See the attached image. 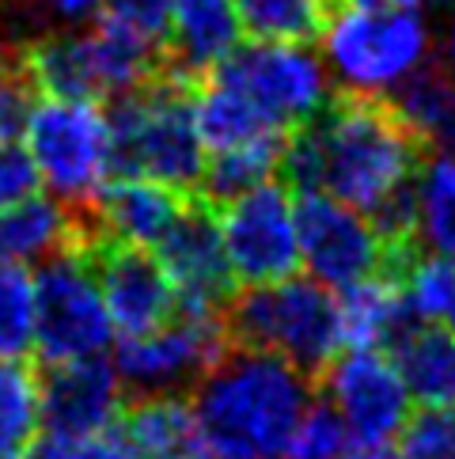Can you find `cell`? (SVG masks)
I'll return each instance as SVG.
<instances>
[{"instance_id":"obj_39","label":"cell","mask_w":455,"mask_h":459,"mask_svg":"<svg viewBox=\"0 0 455 459\" xmlns=\"http://www.w3.org/2000/svg\"><path fill=\"white\" fill-rule=\"evenodd\" d=\"M341 4H356V8H380V4H406V0H341Z\"/></svg>"},{"instance_id":"obj_30","label":"cell","mask_w":455,"mask_h":459,"mask_svg":"<svg viewBox=\"0 0 455 459\" xmlns=\"http://www.w3.org/2000/svg\"><path fill=\"white\" fill-rule=\"evenodd\" d=\"M361 452V445L346 433V425H341L327 406L315 410L304 418V425L292 437V445L285 452V459H353Z\"/></svg>"},{"instance_id":"obj_26","label":"cell","mask_w":455,"mask_h":459,"mask_svg":"<svg viewBox=\"0 0 455 459\" xmlns=\"http://www.w3.org/2000/svg\"><path fill=\"white\" fill-rule=\"evenodd\" d=\"M243 35L266 42H315L331 20V0H236Z\"/></svg>"},{"instance_id":"obj_17","label":"cell","mask_w":455,"mask_h":459,"mask_svg":"<svg viewBox=\"0 0 455 459\" xmlns=\"http://www.w3.org/2000/svg\"><path fill=\"white\" fill-rule=\"evenodd\" d=\"M183 194L141 175H114L91 205L95 232L129 247L156 251L183 212Z\"/></svg>"},{"instance_id":"obj_35","label":"cell","mask_w":455,"mask_h":459,"mask_svg":"<svg viewBox=\"0 0 455 459\" xmlns=\"http://www.w3.org/2000/svg\"><path fill=\"white\" fill-rule=\"evenodd\" d=\"M15 54H20V42L12 39L8 23L0 20V76H4V73H12V69H15Z\"/></svg>"},{"instance_id":"obj_28","label":"cell","mask_w":455,"mask_h":459,"mask_svg":"<svg viewBox=\"0 0 455 459\" xmlns=\"http://www.w3.org/2000/svg\"><path fill=\"white\" fill-rule=\"evenodd\" d=\"M35 353V277L20 262H0V365Z\"/></svg>"},{"instance_id":"obj_3","label":"cell","mask_w":455,"mask_h":459,"mask_svg":"<svg viewBox=\"0 0 455 459\" xmlns=\"http://www.w3.org/2000/svg\"><path fill=\"white\" fill-rule=\"evenodd\" d=\"M114 171L156 178L178 194H193L202 183L205 144L193 122V84L159 69L141 88L114 95L110 110Z\"/></svg>"},{"instance_id":"obj_8","label":"cell","mask_w":455,"mask_h":459,"mask_svg":"<svg viewBox=\"0 0 455 459\" xmlns=\"http://www.w3.org/2000/svg\"><path fill=\"white\" fill-rule=\"evenodd\" d=\"M213 76L232 84L243 100L254 103L285 134L312 122L334 100L331 69L312 50V42L254 39L247 46H236L213 69Z\"/></svg>"},{"instance_id":"obj_27","label":"cell","mask_w":455,"mask_h":459,"mask_svg":"<svg viewBox=\"0 0 455 459\" xmlns=\"http://www.w3.org/2000/svg\"><path fill=\"white\" fill-rule=\"evenodd\" d=\"M42 425L39 372L23 368V360L0 365V459H23L35 445Z\"/></svg>"},{"instance_id":"obj_5","label":"cell","mask_w":455,"mask_h":459,"mask_svg":"<svg viewBox=\"0 0 455 459\" xmlns=\"http://www.w3.org/2000/svg\"><path fill=\"white\" fill-rule=\"evenodd\" d=\"M319 42L338 91L387 100L406 76L429 61L433 27L414 4H346L341 12H331Z\"/></svg>"},{"instance_id":"obj_38","label":"cell","mask_w":455,"mask_h":459,"mask_svg":"<svg viewBox=\"0 0 455 459\" xmlns=\"http://www.w3.org/2000/svg\"><path fill=\"white\" fill-rule=\"evenodd\" d=\"M406 4H414L421 12H451L455 0H406Z\"/></svg>"},{"instance_id":"obj_18","label":"cell","mask_w":455,"mask_h":459,"mask_svg":"<svg viewBox=\"0 0 455 459\" xmlns=\"http://www.w3.org/2000/svg\"><path fill=\"white\" fill-rule=\"evenodd\" d=\"M236 0H175L164 42V69L198 84L239 46Z\"/></svg>"},{"instance_id":"obj_19","label":"cell","mask_w":455,"mask_h":459,"mask_svg":"<svg viewBox=\"0 0 455 459\" xmlns=\"http://www.w3.org/2000/svg\"><path fill=\"white\" fill-rule=\"evenodd\" d=\"M125 433L137 459H217L198 429V418L183 395H144L122 414Z\"/></svg>"},{"instance_id":"obj_33","label":"cell","mask_w":455,"mask_h":459,"mask_svg":"<svg viewBox=\"0 0 455 459\" xmlns=\"http://www.w3.org/2000/svg\"><path fill=\"white\" fill-rule=\"evenodd\" d=\"M30 107H35V88H30V80L15 65L12 73L0 76V144L23 137Z\"/></svg>"},{"instance_id":"obj_23","label":"cell","mask_w":455,"mask_h":459,"mask_svg":"<svg viewBox=\"0 0 455 459\" xmlns=\"http://www.w3.org/2000/svg\"><path fill=\"white\" fill-rule=\"evenodd\" d=\"M410 239L421 251L455 255V152L421 156L410 190Z\"/></svg>"},{"instance_id":"obj_25","label":"cell","mask_w":455,"mask_h":459,"mask_svg":"<svg viewBox=\"0 0 455 459\" xmlns=\"http://www.w3.org/2000/svg\"><path fill=\"white\" fill-rule=\"evenodd\" d=\"M285 137H262V141L236 144V149L205 152V168H202L198 194H202L209 205H220V202L236 198V194L251 190L258 183H270V178H278L281 152H285Z\"/></svg>"},{"instance_id":"obj_14","label":"cell","mask_w":455,"mask_h":459,"mask_svg":"<svg viewBox=\"0 0 455 459\" xmlns=\"http://www.w3.org/2000/svg\"><path fill=\"white\" fill-rule=\"evenodd\" d=\"M156 255L164 262V270L178 292V304L224 307V300L232 297L236 277H232V266H228V255H224L217 212L205 198L183 205L175 228L164 236Z\"/></svg>"},{"instance_id":"obj_34","label":"cell","mask_w":455,"mask_h":459,"mask_svg":"<svg viewBox=\"0 0 455 459\" xmlns=\"http://www.w3.org/2000/svg\"><path fill=\"white\" fill-rule=\"evenodd\" d=\"M35 190H39V171L30 163L27 149H20L15 141L0 144V209L27 198Z\"/></svg>"},{"instance_id":"obj_11","label":"cell","mask_w":455,"mask_h":459,"mask_svg":"<svg viewBox=\"0 0 455 459\" xmlns=\"http://www.w3.org/2000/svg\"><path fill=\"white\" fill-rule=\"evenodd\" d=\"M322 399L361 448L395 445L410 421V387L391 350L346 346L322 368Z\"/></svg>"},{"instance_id":"obj_12","label":"cell","mask_w":455,"mask_h":459,"mask_svg":"<svg viewBox=\"0 0 455 459\" xmlns=\"http://www.w3.org/2000/svg\"><path fill=\"white\" fill-rule=\"evenodd\" d=\"M217 224L236 285H266L300 270L296 198L278 178L220 202Z\"/></svg>"},{"instance_id":"obj_29","label":"cell","mask_w":455,"mask_h":459,"mask_svg":"<svg viewBox=\"0 0 455 459\" xmlns=\"http://www.w3.org/2000/svg\"><path fill=\"white\" fill-rule=\"evenodd\" d=\"M23 459H137L122 429L99 433H46L35 437V445L23 452Z\"/></svg>"},{"instance_id":"obj_22","label":"cell","mask_w":455,"mask_h":459,"mask_svg":"<svg viewBox=\"0 0 455 459\" xmlns=\"http://www.w3.org/2000/svg\"><path fill=\"white\" fill-rule=\"evenodd\" d=\"M338 316H341V342L346 346H380L391 350V342L406 331V304L395 281V270L372 273L365 281L338 292Z\"/></svg>"},{"instance_id":"obj_10","label":"cell","mask_w":455,"mask_h":459,"mask_svg":"<svg viewBox=\"0 0 455 459\" xmlns=\"http://www.w3.org/2000/svg\"><path fill=\"white\" fill-rule=\"evenodd\" d=\"M296 228L304 273H312L334 292L372 273L395 270V258L402 255V243L387 239L372 217L319 190L296 198Z\"/></svg>"},{"instance_id":"obj_31","label":"cell","mask_w":455,"mask_h":459,"mask_svg":"<svg viewBox=\"0 0 455 459\" xmlns=\"http://www.w3.org/2000/svg\"><path fill=\"white\" fill-rule=\"evenodd\" d=\"M171 8H175V0H103L99 20L164 50L167 27H171Z\"/></svg>"},{"instance_id":"obj_4","label":"cell","mask_w":455,"mask_h":459,"mask_svg":"<svg viewBox=\"0 0 455 459\" xmlns=\"http://www.w3.org/2000/svg\"><path fill=\"white\" fill-rule=\"evenodd\" d=\"M224 323L239 346L278 353L304 372H322L346 350L338 292L315 281L312 273H288L266 285H243Z\"/></svg>"},{"instance_id":"obj_36","label":"cell","mask_w":455,"mask_h":459,"mask_svg":"<svg viewBox=\"0 0 455 459\" xmlns=\"http://www.w3.org/2000/svg\"><path fill=\"white\" fill-rule=\"evenodd\" d=\"M441 65L455 76V8L448 12V23H444V39H441Z\"/></svg>"},{"instance_id":"obj_1","label":"cell","mask_w":455,"mask_h":459,"mask_svg":"<svg viewBox=\"0 0 455 459\" xmlns=\"http://www.w3.org/2000/svg\"><path fill=\"white\" fill-rule=\"evenodd\" d=\"M425 156L387 100L334 95L312 122L285 137L281 175L288 190L331 194L361 209L395 243H410V190Z\"/></svg>"},{"instance_id":"obj_32","label":"cell","mask_w":455,"mask_h":459,"mask_svg":"<svg viewBox=\"0 0 455 459\" xmlns=\"http://www.w3.org/2000/svg\"><path fill=\"white\" fill-rule=\"evenodd\" d=\"M399 440L402 459H455V410H421Z\"/></svg>"},{"instance_id":"obj_37","label":"cell","mask_w":455,"mask_h":459,"mask_svg":"<svg viewBox=\"0 0 455 459\" xmlns=\"http://www.w3.org/2000/svg\"><path fill=\"white\" fill-rule=\"evenodd\" d=\"M353 459H402V452H395L391 445H380V448H361Z\"/></svg>"},{"instance_id":"obj_15","label":"cell","mask_w":455,"mask_h":459,"mask_svg":"<svg viewBox=\"0 0 455 459\" xmlns=\"http://www.w3.org/2000/svg\"><path fill=\"white\" fill-rule=\"evenodd\" d=\"M42 425L50 433H99L122 418L125 384L114 360L76 357L61 365H46L39 376Z\"/></svg>"},{"instance_id":"obj_2","label":"cell","mask_w":455,"mask_h":459,"mask_svg":"<svg viewBox=\"0 0 455 459\" xmlns=\"http://www.w3.org/2000/svg\"><path fill=\"white\" fill-rule=\"evenodd\" d=\"M307 376L312 372L278 353L239 342L228 346L190 387V410L209 452L217 459H285L292 437L312 414Z\"/></svg>"},{"instance_id":"obj_20","label":"cell","mask_w":455,"mask_h":459,"mask_svg":"<svg viewBox=\"0 0 455 459\" xmlns=\"http://www.w3.org/2000/svg\"><path fill=\"white\" fill-rule=\"evenodd\" d=\"M410 399L425 410H455V331L429 323H406L391 342Z\"/></svg>"},{"instance_id":"obj_16","label":"cell","mask_w":455,"mask_h":459,"mask_svg":"<svg viewBox=\"0 0 455 459\" xmlns=\"http://www.w3.org/2000/svg\"><path fill=\"white\" fill-rule=\"evenodd\" d=\"M95 239L91 212L73 209L61 198L27 194V198L0 209V262L35 266L54 255L88 247Z\"/></svg>"},{"instance_id":"obj_7","label":"cell","mask_w":455,"mask_h":459,"mask_svg":"<svg viewBox=\"0 0 455 459\" xmlns=\"http://www.w3.org/2000/svg\"><path fill=\"white\" fill-rule=\"evenodd\" d=\"M228 323L224 307H186L152 326L144 334H125L114 350V368H118L129 395H183L202 376L217 365V357L228 350Z\"/></svg>"},{"instance_id":"obj_13","label":"cell","mask_w":455,"mask_h":459,"mask_svg":"<svg viewBox=\"0 0 455 459\" xmlns=\"http://www.w3.org/2000/svg\"><path fill=\"white\" fill-rule=\"evenodd\" d=\"M95 277H99L103 300L110 311L114 334H144L167 323L178 311V292L156 251L129 247V243L107 239L95 232L88 243Z\"/></svg>"},{"instance_id":"obj_9","label":"cell","mask_w":455,"mask_h":459,"mask_svg":"<svg viewBox=\"0 0 455 459\" xmlns=\"http://www.w3.org/2000/svg\"><path fill=\"white\" fill-rule=\"evenodd\" d=\"M114 342V323L88 247L39 262L35 273V350L42 365L99 357Z\"/></svg>"},{"instance_id":"obj_24","label":"cell","mask_w":455,"mask_h":459,"mask_svg":"<svg viewBox=\"0 0 455 459\" xmlns=\"http://www.w3.org/2000/svg\"><path fill=\"white\" fill-rule=\"evenodd\" d=\"M395 281H399L410 323H429V326L455 331V255L425 251V255L406 258L402 251Z\"/></svg>"},{"instance_id":"obj_6","label":"cell","mask_w":455,"mask_h":459,"mask_svg":"<svg viewBox=\"0 0 455 459\" xmlns=\"http://www.w3.org/2000/svg\"><path fill=\"white\" fill-rule=\"evenodd\" d=\"M23 149L39 183L73 209L91 212L114 175V141L107 110L91 100L42 95L23 126Z\"/></svg>"},{"instance_id":"obj_21","label":"cell","mask_w":455,"mask_h":459,"mask_svg":"<svg viewBox=\"0 0 455 459\" xmlns=\"http://www.w3.org/2000/svg\"><path fill=\"white\" fill-rule=\"evenodd\" d=\"M387 103L429 152H455V76L444 65L425 61L387 95Z\"/></svg>"}]
</instances>
